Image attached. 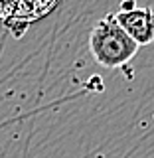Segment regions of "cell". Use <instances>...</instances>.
<instances>
[{
	"mask_svg": "<svg viewBox=\"0 0 154 158\" xmlns=\"http://www.w3.org/2000/svg\"><path fill=\"white\" fill-rule=\"evenodd\" d=\"M89 52L99 65L117 69L125 67L136 56L138 46L117 24L115 14H107L93 26L89 34Z\"/></svg>",
	"mask_w": 154,
	"mask_h": 158,
	"instance_id": "6da1fadb",
	"label": "cell"
},
{
	"mask_svg": "<svg viewBox=\"0 0 154 158\" xmlns=\"http://www.w3.org/2000/svg\"><path fill=\"white\" fill-rule=\"evenodd\" d=\"M117 24L127 32V36L136 42V46H148L154 38L152 26V10L135 6V0H125L121 10L115 14Z\"/></svg>",
	"mask_w": 154,
	"mask_h": 158,
	"instance_id": "7a4b0ae2",
	"label": "cell"
},
{
	"mask_svg": "<svg viewBox=\"0 0 154 158\" xmlns=\"http://www.w3.org/2000/svg\"><path fill=\"white\" fill-rule=\"evenodd\" d=\"M57 2L59 0H0V20L8 26H16V22L30 24L52 12Z\"/></svg>",
	"mask_w": 154,
	"mask_h": 158,
	"instance_id": "3957f363",
	"label": "cell"
}]
</instances>
